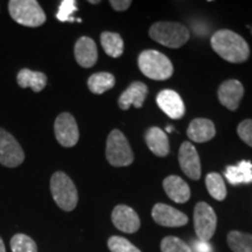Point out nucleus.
Listing matches in <instances>:
<instances>
[{"label":"nucleus","mask_w":252,"mask_h":252,"mask_svg":"<svg viewBox=\"0 0 252 252\" xmlns=\"http://www.w3.org/2000/svg\"><path fill=\"white\" fill-rule=\"evenodd\" d=\"M89 2L90 4H98V0H89Z\"/></svg>","instance_id":"obj_35"},{"label":"nucleus","mask_w":252,"mask_h":252,"mask_svg":"<svg viewBox=\"0 0 252 252\" xmlns=\"http://www.w3.org/2000/svg\"><path fill=\"white\" fill-rule=\"evenodd\" d=\"M179 163L182 172L191 180H198L201 178L200 157L194 145L189 141L182 143L179 150Z\"/></svg>","instance_id":"obj_10"},{"label":"nucleus","mask_w":252,"mask_h":252,"mask_svg":"<svg viewBox=\"0 0 252 252\" xmlns=\"http://www.w3.org/2000/svg\"><path fill=\"white\" fill-rule=\"evenodd\" d=\"M194 250L195 252H213L212 245L208 242L200 241V239L197 242H194Z\"/></svg>","instance_id":"obj_32"},{"label":"nucleus","mask_w":252,"mask_h":252,"mask_svg":"<svg viewBox=\"0 0 252 252\" xmlns=\"http://www.w3.org/2000/svg\"><path fill=\"white\" fill-rule=\"evenodd\" d=\"M25 160V152L17 139L4 128L0 127V163L14 168Z\"/></svg>","instance_id":"obj_8"},{"label":"nucleus","mask_w":252,"mask_h":252,"mask_svg":"<svg viewBox=\"0 0 252 252\" xmlns=\"http://www.w3.org/2000/svg\"><path fill=\"white\" fill-rule=\"evenodd\" d=\"M225 178L231 185L252 184V163L243 160L236 166H229L225 169Z\"/></svg>","instance_id":"obj_21"},{"label":"nucleus","mask_w":252,"mask_h":252,"mask_svg":"<svg viewBox=\"0 0 252 252\" xmlns=\"http://www.w3.org/2000/svg\"><path fill=\"white\" fill-rule=\"evenodd\" d=\"M19 87L26 89L31 88L34 93H40L47 86V75L41 71H33L30 69H21L17 75Z\"/></svg>","instance_id":"obj_20"},{"label":"nucleus","mask_w":252,"mask_h":252,"mask_svg":"<svg viewBox=\"0 0 252 252\" xmlns=\"http://www.w3.org/2000/svg\"><path fill=\"white\" fill-rule=\"evenodd\" d=\"M151 39L168 48H180L189 40L188 28L180 23L159 21L153 24L149 32Z\"/></svg>","instance_id":"obj_3"},{"label":"nucleus","mask_w":252,"mask_h":252,"mask_svg":"<svg viewBox=\"0 0 252 252\" xmlns=\"http://www.w3.org/2000/svg\"><path fill=\"white\" fill-rule=\"evenodd\" d=\"M152 217L159 225L169 228L184 226L188 223V217L186 214L165 203H157L153 207Z\"/></svg>","instance_id":"obj_11"},{"label":"nucleus","mask_w":252,"mask_h":252,"mask_svg":"<svg viewBox=\"0 0 252 252\" xmlns=\"http://www.w3.org/2000/svg\"><path fill=\"white\" fill-rule=\"evenodd\" d=\"M116 84V78L110 72H96L91 75L88 80V87L93 94H102L110 89H112Z\"/></svg>","instance_id":"obj_23"},{"label":"nucleus","mask_w":252,"mask_h":252,"mask_svg":"<svg viewBox=\"0 0 252 252\" xmlns=\"http://www.w3.org/2000/svg\"><path fill=\"white\" fill-rule=\"evenodd\" d=\"M111 220L113 225L126 234H134L140 228V219L133 209L124 204H119L112 210Z\"/></svg>","instance_id":"obj_12"},{"label":"nucleus","mask_w":252,"mask_h":252,"mask_svg":"<svg viewBox=\"0 0 252 252\" xmlns=\"http://www.w3.org/2000/svg\"><path fill=\"white\" fill-rule=\"evenodd\" d=\"M244 94V87L237 80H226L223 82L217 91V96L220 104L229 109L230 111H236Z\"/></svg>","instance_id":"obj_13"},{"label":"nucleus","mask_w":252,"mask_h":252,"mask_svg":"<svg viewBox=\"0 0 252 252\" xmlns=\"http://www.w3.org/2000/svg\"><path fill=\"white\" fill-rule=\"evenodd\" d=\"M145 141L151 152L157 157H166L169 152V141L168 137L161 128L150 127L145 133Z\"/></svg>","instance_id":"obj_19"},{"label":"nucleus","mask_w":252,"mask_h":252,"mask_svg":"<svg viewBox=\"0 0 252 252\" xmlns=\"http://www.w3.org/2000/svg\"><path fill=\"white\" fill-rule=\"evenodd\" d=\"M50 191L55 203L64 212H71L77 206V188L69 176L63 172H56L50 179Z\"/></svg>","instance_id":"obj_5"},{"label":"nucleus","mask_w":252,"mask_h":252,"mask_svg":"<svg viewBox=\"0 0 252 252\" xmlns=\"http://www.w3.org/2000/svg\"><path fill=\"white\" fill-rule=\"evenodd\" d=\"M0 252H6V248H5L4 241H2L1 238H0Z\"/></svg>","instance_id":"obj_33"},{"label":"nucleus","mask_w":252,"mask_h":252,"mask_svg":"<svg viewBox=\"0 0 252 252\" xmlns=\"http://www.w3.org/2000/svg\"><path fill=\"white\" fill-rule=\"evenodd\" d=\"M8 12L12 19L26 27H40L46 23V14L36 0H11Z\"/></svg>","instance_id":"obj_4"},{"label":"nucleus","mask_w":252,"mask_h":252,"mask_svg":"<svg viewBox=\"0 0 252 252\" xmlns=\"http://www.w3.org/2000/svg\"><path fill=\"white\" fill-rule=\"evenodd\" d=\"M217 217L214 209L206 202H198L194 209V228L200 241L208 242L215 234Z\"/></svg>","instance_id":"obj_7"},{"label":"nucleus","mask_w":252,"mask_h":252,"mask_svg":"<svg viewBox=\"0 0 252 252\" xmlns=\"http://www.w3.org/2000/svg\"><path fill=\"white\" fill-rule=\"evenodd\" d=\"M131 4V0H111V1H110L111 7L118 12L126 11V9L130 7Z\"/></svg>","instance_id":"obj_31"},{"label":"nucleus","mask_w":252,"mask_h":252,"mask_svg":"<svg viewBox=\"0 0 252 252\" xmlns=\"http://www.w3.org/2000/svg\"><path fill=\"white\" fill-rule=\"evenodd\" d=\"M216 134L215 125L212 121L206 118H196L191 121L187 128L189 139L195 143H206L212 140Z\"/></svg>","instance_id":"obj_18"},{"label":"nucleus","mask_w":252,"mask_h":252,"mask_svg":"<svg viewBox=\"0 0 252 252\" xmlns=\"http://www.w3.org/2000/svg\"><path fill=\"white\" fill-rule=\"evenodd\" d=\"M108 247L111 252H141L130 241L121 236H112L109 238Z\"/></svg>","instance_id":"obj_28"},{"label":"nucleus","mask_w":252,"mask_h":252,"mask_svg":"<svg viewBox=\"0 0 252 252\" xmlns=\"http://www.w3.org/2000/svg\"><path fill=\"white\" fill-rule=\"evenodd\" d=\"M166 131H167V132H173V131H174V128H173L172 125H169V126H167Z\"/></svg>","instance_id":"obj_34"},{"label":"nucleus","mask_w":252,"mask_h":252,"mask_svg":"<svg viewBox=\"0 0 252 252\" xmlns=\"http://www.w3.org/2000/svg\"><path fill=\"white\" fill-rule=\"evenodd\" d=\"M138 65L145 76L156 81L168 80L174 71L171 60L162 53L153 49H147L140 53L138 58Z\"/></svg>","instance_id":"obj_2"},{"label":"nucleus","mask_w":252,"mask_h":252,"mask_svg":"<svg viewBox=\"0 0 252 252\" xmlns=\"http://www.w3.org/2000/svg\"><path fill=\"white\" fill-rule=\"evenodd\" d=\"M157 103L159 108L172 119H180L184 117L186 108L181 96L176 91L166 89L158 94Z\"/></svg>","instance_id":"obj_14"},{"label":"nucleus","mask_w":252,"mask_h":252,"mask_svg":"<svg viewBox=\"0 0 252 252\" xmlns=\"http://www.w3.org/2000/svg\"><path fill=\"white\" fill-rule=\"evenodd\" d=\"M237 133L242 140L252 147V119H245L238 125Z\"/></svg>","instance_id":"obj_30"},{"label":"nucleus","mask_w":252,"mask_h":252,"mask_svg":"<svg viewBox=\"0 0 252 252\" xmlns=\"http://www.w3.org/2000/svg\"><path fill=\"white\" fill-rule=\"evenodd\" d=\"M160 249L161 252H193L188 244L174 236H167L163 238Z\"/></svg>","instance_id":"obj_27"},{"label":"nucleus","mask_w":252,"mask_h":252,"mask_svg":"<svg viewBox=\"0 0 252 252\" xmlns=\"http://www.w3.org/2000/svg\"><path fill=\"white\" fill-rule=\"evenodd\" d=\"M149 94V88L143 82H133L130 87L121 94L118 99V105L122 110H128L132 105L139 109L146 99Z\"/></svg>","instance_id":"obj_16"},{"label":"nucleus","mask_w":252,"mask_h":252,"mask_svg":"<svg viewBox=\"0 0 252 252\" xmlns=\"http://www.w3.org/2000/svg\"><path fill=\"white\" fill-rule=\"evenodd\" d=\"M75 59L78 64L83 68H91L96 64L98 59L97 46L91 37L82 36L75 43L74 48Z\"/></svg>","instance_id":"obj_15"},{"label":"nucleus","mask_w":252,"mask_h":252,"mask_svg":"<svg viewBox=\"0 0 252 252\" xmlns=\"http://www.w3.org/2000/svg\"><path fill=\"white\" fill-rule=\"evenodd\" d=\"M100 43H102L104 52L111 58H119L124 52V41L118 33L103 32L100 34Z\"/></svg>","instance_id":"obj_22"},{"label":"nucleus","mask_w":252,"mask_h":252,"mask_svg":"<svg viewBox=\"0 0 252 252\" xmlns=\"http://www.w3.org/2000/svg\"><path fill=\"white\" fill-rule=\"evenodd\" d=\"M228 244L232 252H252V235L231 231L228 235Z\"/></svg>","instance_id":"obj_24"},{"label":"nucleus","mask_w":252,"mask_h":252,"mask_svg":"<svg viewBox=\"0 0 252 252\" xmlns=\"http://www.w3.org/2000/svg\"><path fill=\"white\" fill-rule=\"evenodd\" d=\"M162 185L167 196L176 203H186L190 198V188L180 176H167Z\"/></svg>","instance_id":"obj_17"},{"label":"nucleus","mask_w":252,"mask_h":252,"mask_svg":"<svg viewBox=\"0 0 252 252\" xmlns=\"http://www.w3.org/2000/svg\"><path fill=\"white\" fill-rule=\"evenodd\" d=\"M250 30H251V34H252V26L250 27Z\"/></svg>","instance_id":"obj_36"},{"label":"nucleus","mask_w":252,"mask_h":252,"mask_svg":"<svg viewBox=\"0 0 252 252\" xmlns=\"http://www.w3.org/2000/svg\"><path fill=\"white\" fill-rule=\"evenodd\" d=\"M206 187L215 200L223 201L226 197L225 184L219 173H209L206 176Z\"/></svg>","instance_id":"obj_25"},{"label":"nucleus","mask_w":252,"mask_h":252,"mask_svg":"<svg viewBox=\"0 0 252 252\" xmlns=\"http://www.w3.org/2000/svg\"><path fill=\"white\" fill-rule=\"evenodd\" d=\"M54 132L56 140L63 147H72L80 139L77 123L71 113L63 112L55 119Z\"/></svg>","instance_id":"obj_9"},{"label":"nucleus","mask_w":252,"mask_h":252,"mask_svg":"<svg viewBox=\"0 0 252 252\" xmlns=\"http://www.w3.org/2000/svg\"><path fill=\"white\" fill-rule=\"evenodd\" d=\"M106 159L113 167L130 166L133 162V152L124 134L119 130L110 132L106 140Z\"/></svg>","instance_id":"obj_6"},{"label":"nucleus","mask_w":252,"mask_h":252,"mask_svg":"<svg viewBox=\"0 0 252 252\" xmlns=\"http://www.w3.org/2000/svg\"><path fill=\"white\" fill-rule=\"evenodd\" d=\"M77 11V5L75 0H63L60 5L58 14H56V18L59 19L62 23H65V21H76V19L72 17V14Z\"/></svg>","instance_id":"obj_29"},{"label":"nucleus","mask_w":252,"mask_h":252,"mask_svg":"<svg viewBox=\"0 0 252 252\" xmlns=\"http://www.w3.org/2000/svg\"><path fill=\"white\" fill-rule=\"evenodd\" d=\"M12 252H37L35 242L24 234L14 235L11 239Z\"/></svg>","instance_id":"obj_26"},{"label":"nucleus","mask_w":252,"mask_h":252,"mask_svg":"<svg viewBox=\"0 0 252 252\" xmlns=\"http://www.w3.org/2000/svg\"><path fill=\"white\" fill-rule=\"evenodd\" d=\"M210 43L216 54L230 63H243L250 56L247 41L232 31H217L213 34Z\"/></svg>","instance_id":"obj_1"}]
</instances>
